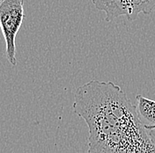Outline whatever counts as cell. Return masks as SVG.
Listing matches in <instances>:
<instances>
[{"mask_svg":"<svg viewBox=\"0 0 155 153\" xmlns=\"http://www.w3.org/2000/svg\"><path fill=\"white\" fill-rule=\"evenodd\" d=\"M72 108L88 127L87 153H155L136 106L113 82L91 80L78 86Z\"/></svg>","mask_w":155,"mask_h":153,"instance_id":"obj_1","label":"cell"},{"mask_svg":"<svg viewBox=\"0 0 155 153\" xmlns=\"http://www.w3.org/2000/svg\"><path fill=\"white\" fill-rule=\"evenodd\" d=\"M24 0H0V28L5 41L6 57L12 66H16V35L22 25Z\"/></svg>","mask_w":155,"mask_h":153,"instance_id":"obj_2","label":"cell"},{"mask_svg":"<svg viewBox=\"0 0 155 153\" xmlns=\"http://www.w3.org/2000/svg\"><path fill=\"white\" fill-rule=\"evenodd\" d=\"M96 9L106 14V21L124 15L133 21L139 13L148 15L155 9V0H92Z\"/></svg>","mask_w":155,"mask_h":153,"instance_id":"obj_3","label":"cell"},{"mask_svg":"<svg viewBox=\"0 0 155 153\" xmlns=\"http://www.w3.org/2000/svg\"><path fill=\"white\" fill-rule=\"evenodd\" d=\"M136 108L139 117L148 122V124H145V128L149 131L155 129V100L145 98L140 94L136 96Z\"/></svg>","mask_w":155,"mask_h":153,"instance_id":"obj_4","label":"cell"},{"mask_svg":"<svg viewBox=\"0 0 155 153\" xmlns=\"http://www.w3.org/2000/svg\"><path fill=\"white\" fill-rule=\"evenodd\" d=\"M154 142H155V141H154Z\"/></svg>","mask_w":155,"mask_h":153,"instance_id":"obj_5","label":"cell"}]
</instances>
